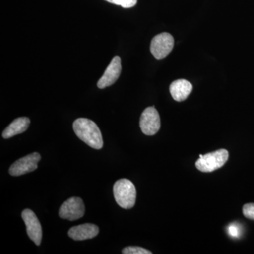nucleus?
<instances>
[{
	"mask_svg": "<svg viewBox=\"0 0 254 254\" xmlns=\"http://www.w3.org/2000/svg\"><path fill=\"white\" fill-rule=\"evenodd\" d=\"M174 38L168 33L157 35L150 44V52L156 59L162 60L168 56L174 48Z\"/></svg>",
	"mask_w": 254,
	"mask_h": 254,
	"instance_id": "20e7f679",
	"label": "nucleus"
},
{
	"mask_svg": "<svg viewBox=\"0 0 254 254\" xmlns=\"http://www.w3.org/2000/svg\"><path fill=\"white\" fill-rule=\"evenodd\" d=\"M142 132L147 136H153L158 133L160 128V118L154 107H149L142 113L140 119Z\"/></svg>",
	"mask_w": 254,
	"mask_h": 254,
	"instance_id": "0eeeda50",
	"label": "nucleus"
},
{
	"mask_svg": "<svg viewBox=\"0 0 254 254\" xmlns=\"http://www.w3.org/2000/svg\"><path fill=\"white\" fill-rule=\"evenodd\" d=\"M85 213V205L81 198L72 197L66 200L60 208V218L73 221L82 218Z\"/></svg>",
	"mask_w": 254,
	"mask_h": 254,
	"instance_id": "39448f33",
	"label": "nucleus"
},
{
	"mask_svg": "<svg viewBox=\"0 0 254 254\" xmlns=\"http://www.w3.org/2000/svg\"><path fill=\"white\" fill-rule=\"evenodd\" d=\"M124 254H152L150 251L139 247H128L123 250Z\"/></svg>",
	"mask_w": 254,
	"mask_h": 254,
	"instance_id": "ddd939ff",
	"label": "nucleus"
},
{
	"mask_svg": "<svg viewBox=\"0 0 254 254\" xmlns=\"http://www.w3.org/2000/svg\"><path fill=\"white\" fill-rule=\"evenodd\" d=\"M41 159V155L38 153H31L20 158L10 167L9 174L16 177L34 171L38 168V163Z\"/></svg>",
	"mask_w": 254,
	"mask_h": 254,
	"instance_id": "423d86ee",
	"label": "nucleus"
},
{
	"mask_svg": "<svg viewBox=\"0 0 254 254\" xmlns=\"http://www.w3.org/2000/svg\"><path fill=\"white\" fill-rule=\"evenodd\" d=\"M193 86L187 80L179 79L171 83L170 91L173 99L177 102L184 101L191 93Z\"/></svg>",
	"mask_w": 254,
	"mask_h": 254,
	"instance_id": "9b49d317",
	"label": "nucleus"
},
{
	"mask_svg": "<svg viewBox=\"0 0 254 254\" xmlns=\"http://www.w3.org/2000/svg\"><path fill=\"white\" fill-rule=\"evenodd\" d=\"M122 71L121 59L120 57L116 56L113 58L109 66L105 70L104 74L100 78L98 82V88L100 89L112 86L120 77Z\"/></svg>",
	"mask_w": 254,
	"mask_h": 254,
	"instance_id": "1a4fd4ad",
	"label": "nucleus"
},
{
	"mask_svg": "<svg viewBox=\"0 0 254 254\" xmlns=\"http://www.w3.org/2000/svg\"><path fill=\"white\" fill-rule=\"evenodd\" d=\"M228 232L230 236L235 237V238H239L240 237L241 231L240 227L237 226L236 224H232L228 227Z\"/></svg>",
	"mask_w": 254,
	"mask_h": 254,
	"instance_id": "dca6fc26",
	"label": "nucleus"
},
{
	"mask_svg": "<svg viewBox=\"0 0 254 254\" xmlns=\"http://www.w3.org/2000/svg\"><path fill=\"white\" fill-rule=\"evenodd\" d=\"M114 196L121 208L130 209L136 203V190L134 185L127 179H121L115 182L113 187Z\"/></svg>",
	"mask_w": 254,
	"mask_h": 254,
	"instance_id": "f03ea898",
	"label": "nucleus"
},
{
	"mask_svg": "<svg viewBox=\"0 0 254 254\" xmlns=\"http://www.w3.org/2000/svg\"><path fill=\"white\" fill-rule=\"evenodd\" d=\"M111 4L119 5L123 8H131L136 4L137 0H105Z\"/></svg>",
	"mask_w": 254,
	"mask_h": 254,
	"instance_id": "4468645a",
	"label": "nucleus"
},
{
	"mask_svg": "<svg viewBox=\"0 0 254 254\" xmlns=\"http://www.w3.org/2000/svg\"><path fill=\"white\" fill-rule=\"evenodd\" d=\"M30 123L31 121L29 118H25V117L16 119L5 128L2 133L3 138L7 139L16 135L23 133L28 129Z\"/></svg>",
	"mask_w": 254,
	"mask_h": 254,
	"instance_id": "f8f14e48",
	"label": "nucleus"
},
{
	"mask_svg": "<svg viewBox=\"0 0 254 254\" xmlns=\"http://www.w3.org/2000/svg\"><path fill=\"white\" fill-rule=\"evenodd\" d=\"M200 158L195 162V167L203 173H212L221 168L229 158V153L226 149H220L200 155Z\"/></svg>",
	"mask_w": 254,
	"mask_h": 254,
	"instance_id": "7ed1b4c3",
	"label": "nucleus"
},
{
	"mask_svg": "<svg viewBox=\"0 0 254 254\" xmlns=\"http://www.w3.org/2000/svg\"><path fill=\"white\" fill-rule=\"evenodd\" d=\"M243 214L246 218L254 220V203H247L244 205Z\"/></svg>",
	"mask_w": 254,
	"mask_h": 254,
	"instance_id": "2eb2a0df",
	"label": "nucleus"
},
{
	"mask_svg": "<svg viewBox=\"0 0 254 254\" xmlns=\"http://www.w3.org/2000/svg\"><path fill=\"white\" fill-rule=\"evenodd\" d=\"M76 136L94 149H101L103 146V136L98 125L86 118H78L73 124Z\"/></svg>",
	"mask_w": 254,
	"mask_h": 254,
	"instance_id": "f257e3e1",
	"label": "nucleus"
},
{
	"mask_svg": "<svg viewBox=\"0 0 254 254\" xmlns=\"http://www.w3.org/2000/svg\"><path fill=\"white\" fill-rule=\"evenodd\" d=\"M21 217L27 228L26 230L28 237L37 246H39L41 244L43 232L41 222L37 218L36 214L30 209H26L21 213Z\"/></svg>",
	"mask_w": 254,
	"mask_h": 254,
	"instance_id": "6e6552de",
	"label": "nucleus"
},
{
	"mask_svg": "<svg viewBox=\"0 0 254 254\" xmlns=\"http://www.w3.org/2000/svg\"><path fill=\"white\" fill-rule=\"evenodd\" d=\"M98 233L99 227L93 224L86 223L71 227L68 235L73 240L83 241L94 238Z\"/></svg>",
	"mask_w": 254,
	"mask_h": 254,
	"instance_id": "9d476101",
	"label": "nucleus"
}]
</instances>
